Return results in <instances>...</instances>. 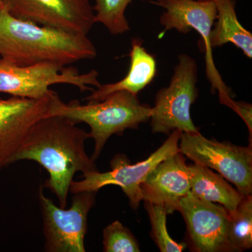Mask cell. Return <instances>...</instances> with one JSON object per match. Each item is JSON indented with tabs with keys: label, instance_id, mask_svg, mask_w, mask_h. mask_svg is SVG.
Returning a JSON list of instances; mask_svg holds the SVG:
<instances>
[{
	"label": "cell",
	"instance_id": "obj_1",
	"mask_svg": "<svg viewBox=\"0 0 252 252\" xmlns=\"http://www.w3.org/2000/svg\"><path fill=\"white\" fill-rule=\"evenodd\" d=\"M89 132L62 116L42 118L32 127L14 162L32 160L49 173L44 187L59 199V207L66 208L68 194L74 175L99 171L86 152Z\"/></svg>",
	"mask_w": 252,
	"mask_h": 252
},
{
	"label": "cell",
	"instance_id": "obj_2",
	"mask_svg": "<svg viewBox=\"0 0 252 252\" xmlns=\"http://www.w3.org/2000/svg\"><path fill=\"white\" fill-rule=\"evenodd\" d=\"M97 54L86 35L18 19L4 7L0 14V59L7 64L67 66Z\"/></svg>",
	"mask_w": 252,
	"mask_h": 252
},
{
	"label": "cell",
	"instance_id": "obj_3",
	"mask_svg": "<svg viewBox=\"0 0 252 252\" xmlns=\"http://www.w3.org/2000/svg\"><path fill=\"white\" fill-rule=\"evenodd\" d=\"M152 108L142 104L137 95L117 91L100 102L81 104L77 100L63 102L57 94L50 107L48 117L62 116L79 124L85 123L90 127V138L94 141V154L95 161L113 135H122L127 129L137 128L142 123L150 120Z\"/></svg>",
	"mask_w": 252,
	"mask_h": 252
},
{
	"label": "cell",
	"instance_id": "obj_4",
	"mask_svg": "<svg viewBox=\"0 0 252 252\" xmlns=\"http://www.w3.org/2000/svg\"><path fill=\"white\" fill-rule=\"evenodd\" d=\"M178 60L168 86L160 89L156 95L150 118L154 133L170 134L175 130L199 132L190 112L198 97V66L189 55H180Z\"/></svg>",
	"mask_w": 252,
	"mask_h": 252
},
{
	"label": "cell",
	"instance_id": "obj_5",
	"mask_svg": "<svg viewBox=\"0 0 252 252\" xmlns=\"http://www.w3.org/2000/svg\"><path fill=\"white\" fill-rule=\"evenodd\" d=\"M155 4L165 9L160 18L164 30L159 37L171 30L184 34L195 30L201 36L205 49V71L212 91H217L220 103L230 107L233 101L231 90L225 85L217 70L210 43L212 28L217 16L215 0H157Z\"/></svg>",
	"mask_w": 252,
	"mask_h": 252
},
{
	"label": "cell",
	"instance_id": "obj_6",
	"mask_svg": "<svg viewBox=\"0 0 252 252\" xmlns=\"http://www.w3.org/2000/svg\"><path fill=\"white\" fill-rule=\"evenodd\" d=\"M182 133L180 130L172 131L161 147L143 161L130 164L126 155L117 154L110 162V171L91 172L83 175V180H73L69 193L97 192L106 186L116 185L126 194L131 207L137 210L142 201L140 185L160 162L180 152L179 143Z\"/></svg>",
	"mask_w": 252,
	"mask_h": 252
},
{
	"label": "cell",
	"instance_id": "obj_7",
	"mask_svg": "<svg viewBox=\"0 0 252 252\" xmlns=\"http://www.w3.org/2000/svg\"><path fill=\"white\" fill-rule=\"evenodd\" d=\"M179 149L195 163L216 170L243 197L252 193V149L208 140L199 132H182Z\"/></svg>",
	"mask_w": 252,
	"mask_h": 252
},
{
	"label": "cell",
	"instance_id": "obj_8",
	"mask_svg": "<svg viewBox=\"0 0 252 252\" xmlns=\"http://www.w3.org/2000/svg\"><path fill=\"white\" fill-rule=\"evenodd\" d=\"M95 191L73 194L72 205L66 210L55 205L39 190V206L43 220L44 251L85 252L88 216L95 203Z\"/></svg>",
	"mask_w": 252,
	"mask_h": 252
},
{
	"label": "cell",
	"instance_id": "obj_9",
	"mask_svg": "<svg viewBox=\"0 0 252 252\" xmlns=\"http://www.w3.org/2000/svg\"><path fill=\"white\" fill-rule=\"evenodd\" d=\"M99 72L91 70L80 74L74 67L54 64L12 65L0 63V93L11 96L39 99L49 94L50 86L55 84H70L84 92L92 90L91 86L101 85Z\"/></svg>",
	"mask_w": 252,
	"mask_h": 252
},
{
	"label": "cell",
	"instance_id": "obj_10",
	"mask_svg": "<svg viewBox=\"0 0 252 252\" xmlns=\"http://www.w3.org/2000/svg\"><path fill=\"white\" fill-rule=\"evenodd\" d=\"M9 14L23 21L88 35L94 24L90 0H2Z\"/></svg>",
	"mask_w": 252,
	"mask_h": 252
},
{
	"label": "cell",
	"instance_id": "obj_11",
	"mask_svg": "<svg viewBox=\"0 0 252 252\" xmlns=\"http://www.w3.org/2000/svg\"><path fill=\"white\" fill-rule=\"evenodd\" d=\"M178 211L185 219L193 251L232 252L228 240L230 213L224 207L200 200L189 192L181 199Z\"/></svg>",
	"mask_w": 252,
	"mask_h": 252
},
{
	"label": "cell",
	"instance_id": "obj_12",
	"mask_svg": "<svg viewBox=\"0 0 252 252\" xmlns=\"http://www.w3.org/2000/svg\"><path fill=\"white\" fill-rule=\"evenodd\" d=\"M56 94L51 90L39 99L17 96L0 99V171L14 163L15 156L32 126L48 117Z\"/></svg>",
	"mask_w": 252,
	"mask_h": 252
},
{
	"label": "cell",
	"instance_id": "obj_13",
	"mask_svg": "<svg viewBox=\"0 0 252 252\" xmlns=\"http://www.w3.org/2000/svg\"><path fill=\"white\" fill-rule=\"evenodd\" d=\"M191 174L183 154L178 152L155 167L140 185L142 200L163 205L167 214L178 211L181 199L190 192Z\"/></svg>",
	"mask_w": 252,
	"mask_h": 252
},
{
	"label": "cell",
	"instance_id": "obj_14",
	"mask_svg": "<svg viewBox=\"0 0 252 252\" xmlns=\"http://www.w3.org/2000/svg\"><path fill=\"white\" fill-rule=\"evenodd\" d=\"M130 58V68L124 79L113 84L99 86L96 90H93L92 94L86 97L85 100L89 102H100L117 91H127L137 95L149 86L157 74V61L137 38L131 42Z\"/></svg>",
	"mask_w": 252,
	"mask_h": 252
},
{
	"label": "cell",
	"instance_id": "obj_15",
	"mask_svg": "<svg viewBox=\"0 0 252 252\" xmlns=\"http://www.w3.org/2000/svg\"><path fill=\"white\" fill-rule=\"evenodd\" d=\"M189 166L191 174L190 192L193 196L205 201L220 204L229 213L237 210L243 196L225 178L208 167L195 162Z\"/></svg>",
	"mask_w": 252,
	"mask_h": 252
},
{
	"label": "cell",
	"instance_id": "obj_16",
	"mask_svg": "<svg viewBox=\"0 0 252 252\" xmlns=\"http://www.w3.org/2000/svg\"><path fill=\"white\" fill-rule=\"evenodd\" d=\"M217 16L212 28L210 43L212 49L232 43L243 54L252 58V34L239 22L233 0H215Z\"/></svg>",
	"mask_w": 252,
	"mask_h": 252
},
{
	"label": "cell",
	"instance_id": "obj_17",
	"mask_svg": "<svg viewBox=\"0 0 252 252\" xmlns=\"http://www.w3.org/2000/svg\"><path fill=\"white\" fill-rule=\"evenodd\" d=\"M228 240L232 252H242L252 248V195L243 197L237 210L230 213Z\"/></svg>",
	"mask_w": 252,
	"mask_h": 252
},
{
	"label": "cell",
	"instance_id": "obj_18",
	"mask_svg": "<svg viewBox=\"0 0 252 252\" xmlns=\"http://www.w3.org/2000/svg\"><path fill=\"white\" fill-rule=\"evenodd\" d=\"M132 0H94V23L103 25L113 35L130 31L126 10Z\"/></svg>",
	"mask_w": 252,
	"mask_h": 252
},
{
	"label": "cell",
	"instance_id": "obj_19",
	"mask_svg": "<svg viewBox=\"0 0 252 252\" xmlns=\"http://www.w3.org/2000/svg\"><path fill=\"white\" fill-rule=\"evenodd\" d=\"M152 225V235L162 252H181L186 248L185 243H178L169 235L167 229V212L163 205L144 202Z\"/></svg>",
	"mask_w": 252,
	"mask_h": 252
},
{
	"label": "cell",
	"instance_id": "obj_20",
	"mask_svg": "<svg viewBox=\"0 0 252 252\" xmlns=\"http://www.w3.org/2000/svg\"><path fill=\"white\" fill-rule=\"evenodd\" d=\"M103 251L139 252L138 242L128 228L115 220L103 230Z\"/></svg>",
	"mask_w": 252,
	"mask_h": 252
},
{
	"label": "cell",
	"instance_id": "obj_21",
	"mask_svg": "<svg viewBox=\"0 0 252 252\" xmlns=\"http://www.w3.org/2000/svg\"><path fill=\"white\" fill-rule=\"evenodd\" d=\"M243 119L246 125L248 126L250 132V137L252 139V106L251 104L245 102H235L233 101V104L230 107Z\"/></svg>",
	"mask_w": 252,
	"mask_h": 252
},
{
	"label": "cell",
	"instance_id": "obj_22",
	"mask_svg": "<svg viewBox=\"0 0 252 252\" xmlns=\"http://www.w3.org/2000/svg\"><path fill=\"white\" fill-rule=\"evenodd\" d=\"M3 8H4V5H3L2 0H0V14H1Z\"/></svg>",
	"mask_w": 252,
	"mask_h": 252
},
{
	"label": "cell",
	"instance_id": "obj_23",
	"mask_svg": "<svg viewBox=\"0 0 252 252\" xmlns=\"http://www.w3.org/2000/svg\"><path fill=\"white\" fill-rule=\"evenodd\" d=\"M1 59H0V63H1Z\"/></svg>",
	"mask_w": 252,
	"mask_h": 252
}]
</instances>
